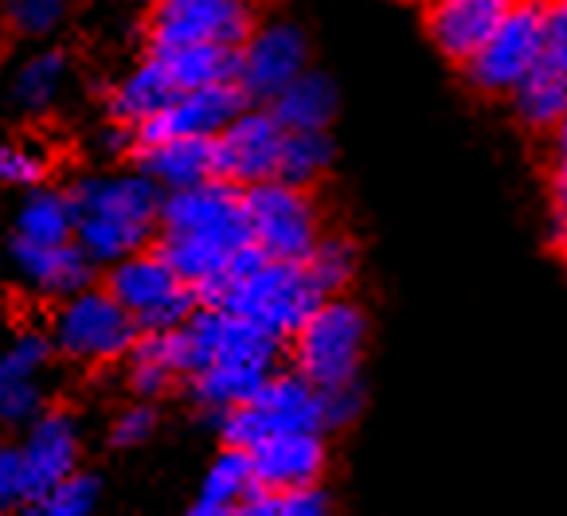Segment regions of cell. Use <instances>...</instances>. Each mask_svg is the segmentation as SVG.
Listing matches in <instances>:
<instances>
[{"label":"cell","instance_id":"36","mask_svg":"<svg viewBox=\"0 0 567 516\" xmlns=\"http://www.w3.org/2000/svg\"><path fill=\"white\" fill-rule=\"evenodd\" d=\"M544 68L567 75V0L544 4Z\"/></svg>","mask_w":567,"mask_h":516},{"label":"cell","instance_id":"34","mask_svg":"<svg viewBox=\"0 0 567 516\" xmlns=\"http://www.w3.org/2000/svg\"><path fill=\"white\" fill-rule=\"evenodd\" d=\"M48 173V157L35 145L20 142H0V184H12V188H32Z\"/></svg>","mask_w":567,"mask_h":516},{"label":"cell","instance_id":"13","mask_svg":"<svg viewBox=\"0 0 567 516\" xmlns=\"http://www.w3.org/2000/svg\"><path fill=\"white\" fill-rule=\"evenodd\" d=\"M243 102H247V94L239 91V83L184 91L168 110H161L157 117L137 125V145L173 142V137H204V142H216L227 125L243 114Z\"/></svg>","mask_w":567,"mask_h":516},{"label":"cell","instance_id":"12","mask_svg":"<svg viewBox=\"0 0 567 516\" xmlns=\"http://www.w3.org/2000/svg\"><path fill=\"white\" fill-rule=\"evenodd\" d=\"M212 145H216V180L255 188V184L278 180L286 130L270 110H243Z\"/></svg>","mask_w":567,"mask_h":516},{"label":"cell","instance_id":"26","mask_svg":"<svg viewBox=\"0 0 567 516\" xmlns=\"http://www.w3.org/2000/svg\"><path fill=\"white\" fill-rule=\"evenodd\" d=\"M509 99L525 125H533V130H559V122L567 114V75L540 63Z\"/></svg>","mask_w":567,"mask_h":516},{"label":"cell","instance_id":"20","mask_svg":"<svg viewBox=\"0 0 567 516\" xmlns=\"http://www.w3.org/2000/svg\"><path fill=\"white\" fill-rule=\"evenodd\" d=\"M142 168L153 184L168 192L196 188L216 180V145L204 137H173V142L142 145Z\"/></svg>","mask_w":567,"mask_h":516},{"label":"cell","instance_id":"6","mask_svg":"<svg viewBox=\"0 0 567 516\" xmlns=\"http://www.w3.org/2000/svg\"><path fill=\"white\" fill-rule=\"evenodd\" d=\"M247 204L250 242L267 258L278 262H306L321 242V216L318 204L309 200L306 188H293L282 180L255 184L243 192Z\"/></svg>","mask_w":567,"mask_h":516},{"label":"cell","instance_id":"42","mask_svg":"<svg viewBox=\"0 0 567 516\" xmlns=\"http://www.w3.org/2000/svg\"><path fill=\"white\" fill-rule=\"evenodd\" d=\"M556 134H559V142L567 145V114H564V122H559V130H556Z\"/></svg>","mask_w":567,"mask_h":516},{"label":"cell","instance_id":"27","mask_svg":"<svg viewBox=\"0 0 567 516\" xmlns=\"http://www.w3.org/2000/svg\"><path fill=\"white\" fill-rule=\"evenodd\" d=\"M255 493V469H250V454L247 450L227 446L216 462H212L208 477H204L200 500L219 508H239L243 500Z\"/></svg>","mask_w":567,"mask_h":516},{"label":"cell","instance_id":"1","mask_svg":"<svg viewBox=\"0 0 567 516\" xmlns=\"http://www.w3.org/2000/svg\"><path fill=\"white\" fill-rule=\"evenodd\" d=\"M247 204L243 188L227 180H208L196 188L173 192L161 204V247L157 255L181 275L196 293L212 298L235 258L250 250Z\"/></svg>","mask_w":567,"mask_h":516},{"label":"cell","instance_id":"17","mask_svg":"<svg viewBox=\"0 0 567 516\" xmlns=\"http://www.w3.org/2000/svg\"><path fill=\"white\" fill-rule=\"evenodd\" d=\"M24 462L28 477H32V493H48L51 485L68 482L79 474V454H83V438H79V423L68 411H48L32 423L24 438Z\"/></svg>","mask_w":567,"mask_h":516},{"label":"cell","instance_id":"37","mask_svg":"<svg viewBox=\"0 0 567 516\" xmlns=\"http://www.w3.org/2000/svg\"><path fill=\"white\" fill-rule=\"evenodd\" d=\"M153 431H157V411L150 403H134L114 419L110 438H114V446H142V442H150Z\"/></svg>","mask_w":567,"mask_h":516},{"label":"cell","instance_id":"9","mask_svg":"<svg viewBox=\"0 0 567 516\" xmlns=\"http://www.w3.org/2000/svg\"><path fill=\"white\" fill-rule=\"evenodd\" d=\"M255 32L247 0H157L150 20V48H231L239 51Z\"/></svg>","mask_w":567,"mask_h":516},{"label":"cell","instance_id":"31","mask_svg":"<svg viewBox=\"0 0 567 516\" xmlns=\"http://www.w3.org/2000/svg\"><path fill=\"white\" fill-rule=\"evenodd\" d=\"M94 505H99V482L91 474H75L28 500L20 516H91Z\"/></svg>","mask_w":567,"mask_h":516},{"label":"cell","instance_id":"14","mask_svg":"<svg viewBox=\"0 0 567 516\" xmlns=\"http://www.w3.org/2000/svg\"><path fill=\"white\" fill-rule=\"evenodd\" d=\"M298 75H306V35L293 24H267L239 48V91L275 102Z\"/></svg>","mask_w":567,"mask_h":516},{"label":"cell","instance_id":"38","mask_svg":"<svg viewBox=\"0 0 567 516\" xmlns=\"http://www.w3.org/2000/svg\"><path fill=\"white\" fill-rule=\"evenodd\" d=\"M360 411V388L357 383H344V388H326L321 392V415H326V431L333 426L352 423Z\"/></svg>","mask_w":567,"mask_h":516},{"label":"cell","instance_id":"5","mask_svg":"<svg viewBox=\"0 0 567 516\" xmlns=\"http://www.w3.org/2000/svg\"><path fill=\"white\" fill-rule=\"evenodd\" d=\"M321 392L301 375H270L243 407L224 415V438L235 450H255L278 434H321Z\"/></svg>","mask_w":567,"mask_h":516},{"label":"cell","instance_id":"11","mask_svg":"<svg viewBox=\"0 0 567 516\" xmlns=\"http://www.w3.org/2000/svg\"><path fill=\"white\" fill-rule=\"evenodd\" d=\"M176 333H181V349H184V375H196L216 364H247V368L275 372V360H278L275 337L247 326L243 317L227 313V309L216 306L196 309Z\"/></svg>","mask_w":567,"mask_h":516},{"label":"cell","instance_id":"19","mask_svg":"<svg viewBox=\"0 0 567 516\" xmlns=\"http://www.w3.org/2000/svg\"><path fill=\"white\" fill-rule=\"evenodd\" d=\"M9 255H12V270H17V278L28 286V290L48 293V298H71V293L86 290L91 258L83 255L79 242L35 247V242L12 239Z\"/></svg>","mask_w":567,"mask_h":516},{"label":"cell","instance_id":"10","mask_svg":"<svg viewBox=\"0 0 567 516\" xmlns=\"http://www.w3.org/2000/svg\"><path fill=\"white\" fill-rule=\"evenodd\" d=\"M544 59V4L517 0L513 12L501 20L485 48L466 63L470 79L485 94H513Z\"/></svg>","mask_w":567,"mask_h":516},{"label":"cell","instance_id":"43","mask_svg":"<svg viewBox=\"0 0 567 516\" xmlns=\"http://www.w3.org/2000/svg\"><path fill=\"white\" fill-rule=\"evenodd\" d=\"M0 516H9V513H4V508H0Z\"/></svg>","mask_w":567,"mask_h":516},{"label":"cell","instance_id":"35","mask_svg":"<svg viewBox=\"0 0 567 516\" xmlns=\"http://www.w3.org/2000/svg\"><path fill=\"white\" fill-rule=\"evenodd\" d=\"M32 477H28V462L20 446H0V508H24L32 500Z\"/></svg>","mask_w":567,"mask_h":516},{"label":"cell","instance_id":"39","mask_svg":"<svg viewBox=\"0 0 567 516\" xmlns=\"http://www.w3.org/2000/svg\"><path fill=\"white\" fill-rule=\"evenodd\" d=\"M551 188H556L559 208H567V145H564V153H559L556 168H551Z\"/></svg>","mask_w":567,"mask_h":516},{"label":"cell","instance_id":"32","mask_svg":"<svg viewBox=\"0 0 567 516\" xmlns=\"http://www.w3.org/2000/svg\"><path fill=\"white\" fill-rule=\"evenodd\" d=\"M329 165V142L326 134H286L282 161H278V180L306 188L309 180H318Z\"/></svg>","mask_w":567,"mask_h":516},{"label":"cell","instance_id":"18","mask_svg":"<svg viewBox=\"0 0 567 516\" xmlns=\"http://www.w3.org/2000/svg\"><path fill=\"white\" fill-rule=\"evenodd\" d=\"M513 4L517 0H439L431 9V40L443 55L470 63L513 12Z\"/></svg>","mask_w":567,"mask_h":516},{"label":"cell","instance_id":"22","mask_svg":"<svg viewBox=\"0 0 567 516\" xmlns=\"http://www.w3.org/2000/svg\"><path fill=\"white\" fill-rule=\"evenodd\" d=\"M337 110V94L329 86V79L321 75H298L275 102H270V114L282 125L286 134H321Z\"/></svg>","mask_w":567,"mask_h":516},{"label":"cell","instance_id":"2","mask_svg":"<svg viewBox=\"0 0 567 516\" xmlns=\"http://www.w3.org/2000/svg\"><path fill=\"white\" fill-rule=\"evenodd\" d=\"M161 196L150 176H91L71 192L75 242L91 262H122L145 250L161 227Z\"/></svg>","mask_w":567,"mask_h":516},{"label":"cell","instance_id":"29","mask_svg":"<svg viewBox=\"0 0 567 516\" xmlns=\"http://www.w3.org/2000/svg\"><path fill=\"white\" fill-rule=\"evenodd\" d=\"M235 516H329V497L321 485L309 489H255Z\"/></svg>","mask_w":567,"mask_h":516},{"label":"cell","instance_id":"4","mask_svg":"<svg viewBox=\"0 0 567 516\" xmlns=\"http://www.w3.org/2000/svg\"><path fill=\"white\" fill-rule=\"evenodd\" d=\"M368 321L352 301L329 298L313 309L306 326L293 333V364L298 375L309 380L318 392L357 383V368L364 357Z\"/></svg>","mask_w":567,"mask_h":516},{"label":"cell","instance_id":"21","mask_svg":"<svg viewBox=\"0 0 567 516\" xmlns=\"http://www.w3.org/2000/svg\"><path fill=\"white\" fill-rule=\"evenodd\" d=\"M181 94H184L181 83H176L173 71L165 68V59L150 55L142 68H134L117 83L114 99H110V110H114L117 122H130L137 130V125H145L150 117H157L161 110L173 106Z\"/></svg>","mask_w":567,"mask_h":516},{"label":"cell","instance_id":"24","mask_svg":"<svg viewBox=\"0 0 567 516\" xmlns=\"http://www.w3.org/2000/svg\"><path fill=\"white\" fill-rule=\"evenodd\" d=\"M130 383L137 395H161L176 383V375H184V349L181 333H150L137 337L134 352H130Z\"/></svg>","mask_w":567,"mask_h":516},{"label":"cell","instance_id":"23","mask_svg":"<svg viewBox=\"0 0 567 516\" xmlns=\"http://www.w3.org/2000/svg\"><path fill=\"white\" fill-rule=\"evenodd\" d=\"M20 242L35 247H59V242H75V208L71 196L51 188H35L17 211V235Z\"/></svg>","mask_w":567,"mask_h":516},{"label":"cell","instance_id":"41","mask_svg":"<svg viewBox=\"0 0 567 516\" xmlns=\"http://www.w3.org/2000/svg\"><path fill=\"white\" fill-rule=\"evenodd\" d=\"M556 242H559V247L567 250V208L559 211V224H556Z\"/></svg>","mask_w":567,"mask_h":516},{"label":"cell","instance_id":"28","mask_svg":"<svg viewBox=\"0 0 567 516\" xmlns=\"http://www.w3.org/2000/svg\"><path fill=\"white\" fill-rule=\"evenodd\" d=\"M68 86V59L59 51H40L17 71V102L28 110H48Z\"/></svg>","mask_w":567,"mask_h":516},{"label":"cell","instance_id":"25","mask_svg":"<svg viewBox=\"0 0 567 516\" xmlns=\"http://www.w3.org/2000/svg\"><path fill=\"white\" fill-rule=\"evenodd\" d=\"M165 59V68L181 83V91H200V86H219L239 79V51L231 48H176L153 51Z\"/></svg>","mask_w":567,"mask_h":516},{"label":"cell","instance_id":"7","mask_svg":"<svg viewBox=\"0 0 567 516\" xmlns=\"http://www.w3.org/2000/svg\"><path fill=\"white\" fill-rule=\"evenodd\" d=\"M110 293L145 333H173L196 313L193 286L181 282V275L161 255H145V250L117 262L110 275Z\"/></svg>","mask_w":567,"mask_h":516},{"label":"cell","instance_id":"16","mask_svg":"<svg viewBox=\"0 0 567 516\" xmlns=\"http://www.w3.org/2000/svg\"><path fill=\"white\" fill-rule=\"evenodd\" d=\"M247 454L255 469V489H309L321 482L329 462L321 434H278Z\"/></svg>","mask_w":567,"mask_h":516},{"label":"cell","instance_id":"30","mask_svg":"<svg viewBox=\"0 0 567 516\" xmlns=\"http://www.w3.org/2000/svg\"><path fill=\"white\" fill-rule=\"evenodd\" d=\"M306 270H309V278H313V286H318L326 298H333V293L344 290V286L352 282V275H357V250H352V242L341 239V235H321L313 255L306 258Z\"/></svg>","mask_w":567,"mask_h":516},{"label":"cell","instance_id":"15","mask_svg":"<svg viewBox=\"0 0 567 516\" xmlns=\"http://www.w3.org/2000/svg\"><path fill=\"white\" fill-rule=\"evenodd\" d=\"M51 344L40 333H20L0 352V423L20 426L40 419L43 375H48Z\"/></svg>","mask_w":567,"mask_h":516},{"label":"cell","instance_id":"3","mask_svg":"<svg viewBox=\"0 0 567 516\" xmlns=\"http://www.w3.org/2000/svg\"><path fill=\"white\" fill-rule=\"evenodd\" d=\"M321 301L329 298L313 286L306 262H278V258L262 255L259 247H250L235 258L231 275L219 282L208 306L227 309V313L243 317L247 326L282 341L306 326Z\"/></svg>","mask_w":567,"mask_h":516},{"label":"cell","instance_id":"8","mask_svg":"<svg viewBox=\"0 0 567 516\" xmlns=\"http://www.w3.org/2000/svg\"><path fill=\"white\" fill-rule=\"evenodd\" d=\"M137 333L134 317L117 306L110 290H79L71 293L55 313V349L71 360H86V364H106L125 352H134Z\"/></svg>","mask_w":567,"mask_h":516},{"label":"cell","instance_id":"40","mask_svg":"<svg viewBox=\"0 0 567 516\" xmlns=\"http://www.w3.org/2000/svg\"><path fill=\"white\" fill-rule=\"evenodd\" d=\"M188 516H235V508H219V505H208V500H196L188 508Z\"/></svg>","mask_w":567,"mask_h":516},{"label":"cell","instance_id":"33","mask_svg":"<svg viewBox=\"0 0 567 516\" xmlns=\"http://www.w3.org/2000/svg\"><path fill=\"white\" fill-rule=\"evenodd\" d=\"M4 12L20 35H48L68 17V0H4Z\"/></svg>","mask_w":567,"mask_h":516}]
</instances>
